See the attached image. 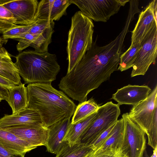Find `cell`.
Masks as SVG:
<instances>
[{"label":"cell","mask_w":157,"mask_h":157,"mask_svg":"<svg viewBox=\"0 0 157 157\" xmlns=\"http://www.w3.org/2000/svg\"><path fill=\"white\" fill-rule=\"evenodd\" d=\"M156 107L157 84L145 100L133 106L128 113V116L147 135L149 130Z\"/></svg>","instance_id":"8"},{"label":"cell","mask_w":157,"mask_h":157,"mask_svg":"<svg viewBox=\"0 0 157 157\" xmlns=\"http://www.w3.org/2000/svg\"><path fill=\"white\" fill-rule=\"evenodd\" d=\"M93 150L92 146L83 143L71 146L67 142L55 157H84Z\"/></svg>","instance_id":"21"},{"label":"cell","mask_w":157,"mask_h":157,"mask_svg":"<svg viewBox=\"0 0 157 157\" xmlns=\"http://www.w3.org/2000/svg\"><path fill=\"white\" fill-rule=\"evenodd\" d=\"M24 155L11 152L0 145V157H25Z\"/></svg>","instance_id":"30"},{"label":"cell","mask_w":157,"mask_h":157,"mask_svg":"<svg viewBox=\"0 0 157 157\" xmlns=\"http://www.w3.org/2000/svg\"><path fill=\"white\" fill-rule=\"evenodd\" d=\"M94 27L93 21L80 11L76 12L72 17L67 41V73L73 69L91 47Z\"/></svg>","instance_id":"3"},{"label":"cell","mask_w":157,"mask_h":157,"mask_svg":"<svg viewBox=\"0 0 157 157\" xmlns=\"http://www.w3.org/2000/svg\"><path fill=\"white\" fill-rule=\"evenodd\" d=\"M5 98L2 94V93L0 92V102L2 100H5Z\"/></svg>","instance_id":"35"},{"label":"cell","mask_w":157,"mask_h":157,"mask_svg":"<svg viewBox=\"0 0 157 157\" xmlns=\"http://www.w3.org/2000/svg\"><path fill=\"white\" fill-rule=\"evenodd\" d=\"M86 157H127L123 152L121 148H109L104 150H92Z\"/></svg>","instance_id":"26"},{"label":"cell","mask_w":157,"mask_h":157,"mask_svg":"<svg viewBox=\"0 0 157 157\" xmlns=\"http://www.w3.org/2000/svg\"><path fill=\"white\" fill-rule=\"evenodd\" d=\"M26 88L27 108L39 113L45 127L71 118L74 114L77 106L63 92L54 88L51 83H30Z\"/></svg>","instance_id":"1"},{"label":"cell","mask_w":157,"mask_h":157,"mask_svg":"<svg viewBox=\"0 0 157 157\" xmlns=\"http://www.w3.org/2000/svg\"><path fill=\"white\" fill-rule=\"evenodd\" d=\"M96 112L74 124L71 123L63 141L71 146L81 143V137L87 128L95 118Z\"/></svg>","instance_id":"19"},{"label":"cell","mask_w":157,"mask_h":157,"mask_svg":"<svg viewBox=\"0 0 157 157\" xmlns=\"http://www.w3.org/2000/svg\"><path fill=\"white\" fill-rule=\"evenodd\" d=\"M33 24L29 25H16L3 32L2 37L7 40L10 39L17 40L22 38L29 32Z\"/></svg>","instance_id":"24"},{"label":"cell","mask_w":157,"mask_h":157,"mask_svg":"<svg viewBox=\"0 0 157 157\" xmlns=\"http://www.w3.org/2000/svg\"><path fill=\"white\" fill-rule=\"evenodd\" d=\"M21 125L45 127L39 113L28 108L0 119V128Z\"/></svg>","instance_id":"15"},{"label":"cell","mask_w":157,"mask_h":157,"mask_svg":"<svg viewBox=\"0 0 157 157\" xmlns=\"http://www.w3.org/2000/svg\"><path fill=\"white\" fill-rule=\"evenodd\" d=\"M99 106L92 98L88 101L79 103L77 106L71 123H76L96 112Z\"/></svg>","instance_id":"23"},{"label":"cell","mask_w":157,"mask_h":157,"mask_svg":"<svg viewBox=\"0 0 157 157\" xmlns=\"http://www.w3.org/2000/svg\"><path fill=\"white\" fill-rule=\"evenodd\" d=\"M151 91V89L147 85L128 84L118 89L112 95L111 99L120 105H128L134 106L145 100Z\"/></svg>","instance_id":"12"},{"label":"cell","mask_w":157,"mask_h":157,"mask_svg":"<svg viewBox=\"0 0 157 157\" xmlns=\"http://www.w3.org/2000/svg\"><path fill=\"white\" fill-rule=\"evenodd\" d=\"M1 32L2 33V31H1V29H0V33H1Z\"/></svg>","instance_id":"37"},{"label":"cell","mask_w":157,"mask_h":157,"mask_svg":"<svg viewBox=\"0 0 157 157\" xmlns=\"http://www.w3.org/2000/svg\"><path fill=\"white\" fill-rule=\"evenodd\" d=\"M0 85L8 90L15 85L8 79L0 75Z\"/></svg>","instance_id":"31"},{"label":"cell","mask_w":157,"mask_h":157,"mask_svg":"<svg viewBox=\"0 0 157 157\" xmlns=\"http://www.w3.org/2000/svg\"><path fill=\"white\" fill-rule=\"evenodd\" d=\"M0 145L8 151L25 155L35 148L12 132L0 128Z\"/></svg>","instance_id":"17"},{"label":"cell","mask_w":157,"mask_h":157,"mask_svg":"<svg viewBox=\"0 0 157 157\" xmlns=\"http://www.w3.org/2000/svg\"><path fill=\"white\" fill-rule=\"evenodd\" d=\"M124 132L121 148L127 157H142L146 150V135L128 117V113L122 115Z\"/></svg>","instance_id":"6"},{"label":"cell","mask_w":157,"mask_h":157,"mask_svg":"<svg viewBox=\"0 0 157 157\" xmlns=\"http://www.w3.org/2000/svg\"><path fill=\"white\" fill-rule=\"evenodd\" d=\"M15 21L12 13L0 4V29L2 33L16 25Z\"/></svg>","instance_id":"25"},{"label":"cell","mask_w":157,"mask_h":157,"mask_svg":"<svg viewBox=\"0 0 157 157\" xmlns=\"http://www.w3.org/2000/svg\"><path fill=\"white\" fill-rule=\"evenodd\" d=\"M157 2L156 0L152 1L140 12L132 32L131 44L141 42L153 27L157 24Z\"/></svg>","instance_id":"10"},{"label":"cell","mask_w":157,"mask_h":157,"mask_svg":"<svg viewBox=\"0 0 157 157\" xmlns=\"http://www.w3.org/2000/svg\"><path fill=\"white\" fill-rule=\"evenodd\" d=\"M9 131L35 148L45 146L48 136V128L29 125H17L1 128Z\"/></svg>","instance_id":"11"},{"label":"cell","mask_w":157,"mask_h":157,"mask_svg":"<svg viewBox=\"0 0 157 157\" xmlns=\"http://www.w3.org/2000/svg\"><path fill=\"white\" fill-rule=\"evenodd\" d=\"M153 153L149 157H157V146H156L153 150Z\"/></svg>","instance_id":"34"},{"label":"cell","mask_w":157,"mask_h":157,"mask_svg":"<svg viewBox=\"0 0 157 157\" xmlns=\"http://www.w3.org/2000/svg\"><path fill=\"white\" fill-rule=\"evenodd\" d=\"M54 25V21L39 19L35 20L29 32L37 37L30 46L35 51L39 53L48 51V46L52 42Z\"/></svg>","instance_id":"13"},{"label":"cell","mask_w":157,"mask_h":157,"mask_svg":"<svg viewBox=\"0 0 157 157\" xmlns=\"http://www.w3.org/2000/svg\"><path fill=\"white\" fill-rule=\"evenodd\" d=\"M87 154L86 156H85L84 157H86V156H87Z\"/></svg>","instance_id":"38"},{"label":"cell","mask_w":157,"mask_h":157,"mask_svg":"<svg viewBox=\"0 0 157 157\" xmlns=\"http://www.w3.org/2000/svg\"><path fill=\"white\" fill-rule=\"evenodd\" d=\"M155 25L141 41V47L132 67L133 77L144 75L152 64L155 63L157 55V26Z\"/></svg>","instance_id":"7"},{"label":"cell","mask_w":157,"mask_h":157,"mask_svg":"<svg viewBox=\"0 0 157 157\" xmlns=\"http://www.w3.org/2000/svg\"><path fill=\"white\" fill-rule=\"evenodd\" d=\"M0 92L2 93L5 97L6 99L7 96L8 90L0 85Z\"/></svg>","instance_id":"32"},{"label":"cell","mask_w":157,"mask_h":157,"mask_svg":"<svg viewBox=\"0 0 157 157\" xmlns=\"http://www.w3.org/2000/svg\"><path fill=\"white\" fill-rule=\"evenodd\" d=\"M0 68H16L10 54L3 47H0Z\"/></svg>","instance_id":"29"},{"label":"cell","mask_w":157,"mask_h":157,"mask_svg":"<svg viewBox=\"0 0 157 157\" xmlns=\"http://www.w3.org/2000/svg\"><path fill=\"white\" fill-rule=\"evenodd\" d=\"M15 65L25 84L51 83L60 70L56 56L48 52L26 50L16 57Z\"/></svg>","instance_id":"2"},{"label":"cell","mask_w":157,"mask_h":157,"mask_svg":"<svg viewBox=\"0 0 157 157\" xmlns=\"http://www.w3.org/2000/svg\"><path fill=\"white\" fill-rule=\"evenodd\" d=\"M82 13L96 22H105L117 13L129 0H70Z\"/></svg>","instance_id":"5"},{"label":"cell","mask_w":157,"mask_h":157,"mask_svg":"<svg viewBox=\"0 0 157 157\" xmlns=\"http://www.w3.org/2000/svg\"><path fill=\"white\" fill-rule=\"evenodd\" d=\"M71 4L70 0H42L38 2L34 18L51 21L59 20Z\"/></svg>","instance_id":"14"},{"label":"cell","mask_w":157,"mask_h":157,"mask_svg":"<svg viewBox=\"0 0 157 157\" xmlns=\"http://www.w3.org/2000/svg\"><path fill=\"white\" fill-rule=\"evenodd\" d=\"M5 100L11 107L12 114L27 108V92L25 84L21 83L8 89L7 96Z\"/></svg>","instance_id":"18"},{"label":"cell","mask_w":157,"mask_h":157,"mask_svg":"<svg viewBox=\"0 0 157 157\" xmlns=\"http://www.w3.org/2000/svg\"><path fill=\"white\" fill-rule=\"evenodd\" d=\"M70 118L61 120L48 127V136L45 145L47 151L56 154L66 143L63 140L71 123Z\"/></svg>","instance_id":"16"},{"label":"cell","mask_w":157,"mask_h":157,"mask_svg":"<svg viewBox=\"0 0 157 157\" xmlns=\"http://www.w3.org/2000/svg\"><path fill=\"white\" fill-rule=\"evenodd\" d=\"M36 35L31 34L29 32L27 33L23 37L17 39L19 42L17 45V50L21 52L33 43L37 38Z\"/></svg>","instance_id":"28"},{"label":"cell","mask_w":157,"mask_h":157,"mask_svg":"<svg viewBox=\"0 0 157 157\" xmlns=\"http://www.w3.org/2000/svg\"><path fill=\"white\" fill-rule=\"evenodd\" d=\"M141 47V42L131 44L129 48L120 56L118 70L123 71L133 67Z\"/></svg>","instance_id":"22"},{"label":"cell","mask_w":157,"mask_h":157,"mask_svg":"<svg viewBox=\"0 0 157 157\" xmlns=\"http://www.w3.org/2000/svg\"><path fill=\"white\" fill-rule=\"evenodd\" d=\"M146 135L147 144L154 149L157 146V107L155 109L149 130Z\"/></svg>","instance_id":"27"},{"label":"cell","mask_w":157,"mask_h":157,"mask_svg":"<svg viewBox=\"0 0 157 157\" xmlns=\"http://www.w3.org/2000/svg\"><path fill=\"white\" fill-rule=\"evenodd\" d=\"M120 114V105L112 101L100 106L95 118L83 133L81 143L89 146L101 134L116 123Z\"/></svg>","instance_id":"4"},{"label":"cell","mask_w":157,"mask_h":157,"mask_svg":"<svg viewBox=\"0 0 157 157\" xmlns=\"http://www.w3.org/2000/svg\"><path fill=\"white\" fill-rule=\"evenodd\" d=\"M123 132L124 121L122 118L115 124L107 139L96 149L104 150L109 148H121Z\"/></svg>","instance_id":"20"},{"label":"cell","mask_w":157,"mask_h":157,"mask_svg":"<svg viewBox=\"0 0 157 157\" xmlns=\"http://www.w3.org/2000/svg\"><path fill=\"white\" fill-rule=\"evenodd\" d=\"M7 40L4 39L2 36H0V47H2L4 44H6Z\"/></svg>","instance_id":"33"},{"label":"cell","mask_w":157,"mask_h":157,"mask_svg":"<svg viewBox=\"0 0 157 157\" xmlns=\"http://www.w3.org/2000/svg\"><path fill=\"white\" fill-rule=\"evenodd\" d=\"M38 3L36 0H7L3 5L13 14L15 25H29L35 21Z\"/></svg>","instance_id":"9"},{"label":"cell","mask_w":157,"mask_h":157,"mask_svg":"<svg viewBox=\"0 0 157 157\" xmlns=\"http://www.w3.org/2000/svg\"><path fill=\"white\" fill-rule=\"evenodd\" d=\"M142 157H149L146 150L144 151Z\"/></svg>","instance_id":"36"}]
</instances>
